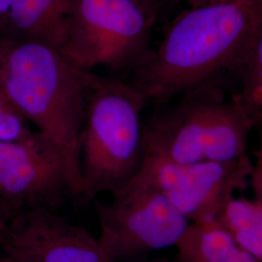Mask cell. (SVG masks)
Returning <instances> with one entry per match:
<instances>
[{
	"instance_id": "1",
	"label": "cell",
	"mask_w": 262,
	"mask_h": 262,
	"mask_svg": "<svg viewBox=\"0 0 262 262\" xmlns=\"http://www.w3.org/2000/svg\"><path fill=\"white\" fill-rule=\"evenodd\" d=\"M261 20L262 0L189 7L134 69L131 84L146 104L165 105L221 72L235 70Z\"/></svg>"
},
{
	"instance_id": "2",
	"label": "cell",
	"mask_w": 262,
	"mask_h": 262,
	"mask_svg": "<svg viewBox=\"0 0 262 262\" xmlns=\"http://www.w3.org/2000/svg\"><path fill=\"white\" fill-rule=\"evenodd\" d=\"M89 72L46 44L0 38V91L80 177Z\"/></svg>"
},
{
	"instance_id": "3",
	"label": "cell",
	"mask_w": 262,
	"mask_h": 262,
	"mask_svg": "<svg viewBox=\"0 0 262 262\" xmlns=\"http://www.w3.org/2000/svg\"><path fill=\"white\" fill-rule=\"evenodd\" d=\"M181 96L143 126L144 152L179 164L248 158L253 124L240 94L228 97L216 76Z\"/></svg>"
},
{
	"instance_id": "4",
	"label": "cell",
	"mask_w": 262,
	"mask_h": 262,
	"mask_svg": "<svg viewBox=\"0 0 262 262\" xmlns=\"http://www.w3.org/2000/svg\"><path fill=\"white\" fill-rule=\"evenodd\" d=\"M145 105L132 84L89 72L80 141L83 196L114 193L136 174L144 155Z\"/></svg>"
},
{
	"instance_id": "5",
	"label": "cell",
	"mask_w": 262,
	"mask_h": 262,
	"mask_svg": "<svg viewBox=\"0 0 262 262\" xmlns=\"http://www.w3.org/2000/svg\"><path fill=\"white\" fill-rule=\"evenodd\" d=\"M156 19L130 0H73L57 51L84 71L134 70L150 52Z\"/></svg>"
},
{
	"instance_id": "6",
	"label": "cell",
	"mask_w": 262,
	"mask_h": 262,
	"mask_svg": "<svg viewBox=\"0 0 262 262\" xmlns=\"http://www.w3.org/2000/svg\"><path fill=\"white\" fill-rule=\"evenodd\" d=\"M96 203L97 242L109 262L139 261L143 256L177 247L190 222L161 191L134 179Z\"/></svg>"
},
{
	"instance_id": "7",
	"label": "cell",
	"mask_w": 262,
	"mask_h": 262,
	"mask_svg": "<svg viewBox=\"0 0 262 262\" xmlns=\"http://www.w3.org/2000/svg\"><path fill=\"white\" fill-rule=\"evenodd\" d=\"M249 158L231 162L179 164L144 152L134 180L156 187L190 223L216 220L251 177Z\"/></svg>"
},
{
	"instance_id": "8",
	"label": "cell",
	"mask_w": 262,
	"mask_h": 262,
	"mask_svg": "<svg viewBox=\"0 0 262 262\" xmlns=\"http://www.w3.org/2000/svg\"><path fill=\"white\" fill-rule=\"evenodd\" d=\"M82 193V179L42 133L35 130L21 140L0 141L1 196L26 210L54 209Z\"/></svg>"
},
{
	"instance_id": "9",
	"label": "cell",
	"mask_w": 262,
	"mask_h": 262,
	"mask_svg": "<svg viewBox=\"0 0 262 262\" xmlns=\"http://www.w3.org/2000/svg\"><path fill=\"white\" fill-rule=\"evenodd\" d=\"M8 239L16 262H109L97 238L50 208L27 209Z\"/></svg>"
},
{
	"instance_id": "10",
	"label": "cell",
	"mask_w": 262,
	"mask_h": 262,
	"mask_svg": "<svg viewBox=\"0 0 262 262\" xmlns=\"http://www.w3.org/2000/svg\"><path fill=\"white\" fill-rule=\"evenodd\" d=\"M73 0H14L0 38L33 41L57 50Z\"/></svg>"
},
{
	"instance_id": "11",
	"label": "cell",
	"mask_w": 262,
	"mask_h": 262,
	"mask_svg": "<svg viewBox=\"0 0 262 262\" xmlns=\"http://www.w3.org/2000/svg\"><path fill=\"white\" fill-rule=\"evenodd\" d=\"M176 248L179 262H257L216 220L190 223Z\"/></svg>"
},
{
	"instance_id": "12",
	"label": "cell",
	"mask_w": 262,
	"mask_h": 262,
	"mask_svg": "<svg viewBox=\"0 0 262 262\" xmlns=\"http://www.w3.org/2000/svg\"><path fill=\"white\" fill-rule=\"evenodd\" d=\"M216 221L236 244L257 262H262V204L257 200L233 196Z\"/></svg>"
},
{
	"instance_id": "13",
	"label": "cell",
	"mask_w": 262,
	"mask_h": 262,
	"mask_svg": "<svg viewBox=\"0 0 262 262\" xmlns=\"http://www.w3.org/2000/svg\"><path fill=\"white\" fill-rule=\"evenodd\" d=\"M235 71L241 80L239 94L253 128L262 130V20Z\"/></svg>"
},
{
	"instance_id": "14",
	"label": "cell",
	"mask_w": 262,
	"mask_h": 262,
	"mask_svg": "<svg viewBox=\"0 0 262 262\" xmlns=\"http://www.w3.org/2000/svg\"><path fill=\"white\" fill-rule=\"evenodd\" d=\"M32 132L25 116L0 91V141L21 140Z\"/></svg>"
},
{
	"instance_id": "15",
	"label": "cell",
	"mask_w": 262,
	"mask_h": 262,
	"mask_svg": "<svg viewBox=\"0 0 262 262\" xmlns=\"http://www.w3.org/2000/svg\"><path fill=\"white\" fill-rule=\"evenodd\" d=\"M259 143L255 150V162L253 164L251 174V183L253 186L255 200L262 204V130L258 131Z\"/></svg>"
},
{
	"instance_id": "16",
	"label": "cell",
	"mask_w": 262,
	"mask_h": 262,
	"mask_svg": "<svg viewBox=\"0 0 262 262\" xmlns=\"http://www.w3.org/2000/svg\"><path fill=\"white\" fill-rule=\"evenodd\" d=\"M130 1L140 6L141 8L145 10L146 12L158 17L159 10L161 9L162 6L165 3H167L169 0H130Z\"/></svg>"
},
{
	"instance_id": "17",
	"label": "cell",
	"mask_w": 262,
	"mask_h": 262,
	"mask_svg": "<svg viewBox=\"0 0 262 262\" xmlns=\"http://www.w3.org/2000/svg\"><path fill=\"white\" fill-rule=\"evenodd\" d=\"M179 1L186 2L189 5V7H199V6L226 3V2H230V1H234V0H179Z\"/></svg>"
},
{
	"instance_id": "18",
	"label": "cell",
	"mask_w": 262,
	"mask_h": 262,
	"mask_svg": "<svg viewBox=\"0 0 262 262\" xmlns=\"http://www.w3.org/2000/svg\"><path fill=\"white\" fill-rule=\"evenodd\" d=\"M14 0H0V30L7 18Z\"/></svg>"
},
{
	"instance_id": "19",
	"label": "cell",
	"mask_w": 262,
	"mask_h": 262,
	"mask_svg": "<svg viewBox=\"0 0 262 262\" xmlns=\"http://www.w3.org/2000/svg\"><path fill=\"white\" fill-rule=\"evenodd\" d=\"M136 262H179L174 261V260H171L168 258H149V259H141L139 261Z\"/></svg>"
}]
</instances>
